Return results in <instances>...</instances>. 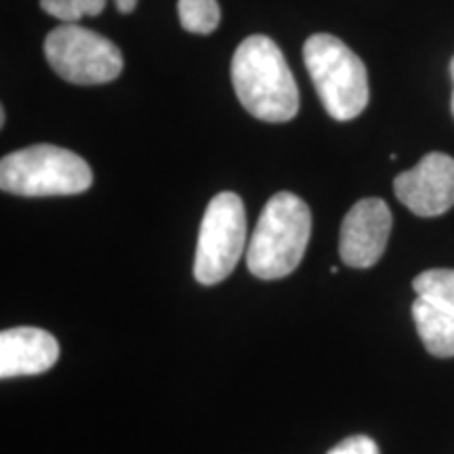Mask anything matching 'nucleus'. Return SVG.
<instances>
[{
	"label": "nucleus",
	"mask_w": 454,
	"mask_h": 454,
	"mask_svg": "<svg viewBox=\"0 0 454 454\" xmlns=\"http://www.w3.org/2000/svg\"><path fill=\"white\" fill-rule=\"evenodd\" d=\"M59 360V343L53 334L34 326L9 328L0 333V377L43 374Z\"/></svg>",
	"instance_id": "obj_9"
},
{
	"label": "nucleus",
	"mask_w": 454,
	"mask_h": 454,
	"mask_svg": "<svg viewBox=\"0 0 454 454\" xmlns=\"http://www.w3.org/2000/svg\"><path fill=\"white\" fill-rule=\"evenodd\" d=\"M450 76H452V82H454V57L450 61ZM452 114H454V90H452Z\"/></svg>",
	"instance_id": "obj_16"
},
{
	"label": "nucleus",
	"mask_w": 454,
	"mask_h": 454,
	"mask_svg": "<svg viewBox=\"0 0 454 454\" xmlns=\"http://www.w3.org/2000/svg\"><path fill=\"white\" fill-rule=\"evenodd\" d=\"M231 84L244 106L263 122H288L299 112V89L282 51L270 36L254 34L238 44Z\"/></svg>",
	"instance_id": "obj_1"
},
{
	"label": "nucleus",
	"mask_w": 454,
	"mask_h": 454,
	"mask_svg": "<svg viewBox=\"0 0 454 454\" xmlns=\"http://www.w3.org/2000/svg\"><path fill=\"white\" fill-rule=\"evenodd\" d=\"M137 3H139V0H114L116 9L121 11V13H124V15L133 13L135 7H137Z\"/></svg>",
	"instance_id": "obj_15"
},
{
	"label": "nucleus",
	"mask_w": 454,
	"mask_h": 454,
	"mask_svg": "<svg viewBox=\"0 0 454 454\" xmlns=\"http://www.w3.org/2000/svg\"><path fill=\"white\" fill-rule=\"evenodd\" d=\"M414 293L440 308L454 311V270H427L412 282Z\"/></svg>",
	"instance_id": "obj_11"
},
{
	"label": "nucleus",
	"mask_w": 454,
	"mask_h": 454,
	"mask_svg": "<svg viewBox=\"0 0 454 454\" xmlns=\"http://www.w3.org/2000/svg\"><path fill=\"white\" fill-rule=\"evenodd\" d=\"M4 118H7V112H4V107H0V127H4Z\"/></svg>",
	"instance_id": "obj_17"
},
{
	"label": "nucleus",
	"mask_w": 454,
	"mask_h": 454,
	"mask_svg": "<svg viewBox=\"0 0 454 454\" xmlns=\"http://www.w3.org/2000/svg\"><path fill=\"white\" fill-rule=\"evenodd\" d=\"M49 66L72 84H106L121 76L124 59L110 38L78 24H64L44 38Z\"/></svg>",
	"instance_id": "obj_6"
},
{
	"label": "nucleus",
	"mask_w": 454,
	"mask_h": 454,
	"mask_svg": "<svg viewBox=\"0 0 454 454\" xmlns=\"http://www.w3.org/2000/svg\"><path fill=\"white\" fill-rule=\"evenodd\" d=\"M326 454H381V450H379L377 442L368 438V435H351V438L343 440Z\"/></svg>",
	"instance_id": "obj_14"
},
{
	"label": "nucleus",
	"mask_w": 454,
	"mask_h": 454,
	"mask_svg": "<svg viewBox=\"0 0 454 454\" xmlns=\"http://www.w3.org/2000/svg\"><path fill=\"white\" fill-rule=\"evenodd\" d=\"M90 185L93 170L87 160L59 145H30L0 160V187L15 196H74Z\"/></svg>",
	"instance_id": "obj_3"
},
{
	"label": "nucleus",
	"mask_w": 454,
	"mask_h": 454,
	"mask_svg": "<svg viewBox=\"0 0 454 454\" xmlns=\"http://www.w3.org/2000/svg\"><path fill=\"white\" fill-rule=\"evenodd\" d=\"M247 247V211L234 192H221L208 202L198 231L194 278L204 286L223 282L240 263Z\"/></svg>",
	"instance_id": "obj_5"
},
{
	"label": "nucleus",
	"mask_w": 454,
	"mask_h": 454,
	"mask_svg": "<svg viewBox=\"0 0 454 454\" xmlns=\"http://www.w3.org/2000/svg\"><path fill=\"white\" fill-rule=\"evenodd\" d=\"M179 21L192 34H213L221 21L217 0H179Z\"/></svg>",
	"instance_id": "obj_12"
},
{
	"label": "nucleus",
	"mask_w": 454,
	"mask_h": 454,
	"mask_svg": "<svg viewBox=\"0 0 454 454\" xmlns=\"http://www.w3.org/2000/svg\"><path fill=\"white\" fill-rule=\"evenodd\" d=\"M412 317L425 349L435 357H454V311L417 297Z\"/></svg>",
	"instance_id": "obj_10"
},
{
	"label": "nucleus",
	"mask_w": 454,
	"mask_h": 454,
	"mask_svg": "<svg viewBox=\"0 0 454 454\" xmlns=\"http://www.w3.org/2000/svg\"><path fill=\"white\" fill-rule=\"evenodd\" d=\"M394 192L419 217H438L454 207V158L431 152L394 179Z\"/></svg>",
	"instance_id": "obj_7"
},
{
	"label": "nucleus",
	"mask_w": 454,
	"mask_h": 454,
	"mask_svg": "<svg viewBox=\"0 0 454 454\" xmlns=\"http://www.w3.org/2000/svg\"><path fill=\"white\" fill-rule=\"evenodd\" d=\"M311 238V211L291 192H278L263 207L247 248V265L261 280H280L299 268Z\"/></svg>",
	"instance_id": "obj_2"
},
{
	"label": "nucleus",
	"mask_w": 454,
	"mask_h": 454,
	"mask_svg": "<svg viewBox=\"0 0 454 454\" xmlns=\"http://www.w3.org/2000/svg\"><path fill=\"white\" fill-rule=\"evenodd\" d=\"M391 223V211L381 198H364L356 202L340 225L339 254L343 263L356 270L372 268L383 257Z\"/></svg>",
	"instance_id": "obj_8"
},
{
	"label": "nucleus",
	"mask_w": 454,
	"mask_h": 454,
	"mask_svg": "<svg viewBox=\"0 0 454 454\" xmlns=\"http://www.w3.org/2000/svg\"><path fill=\"white\" fill-rule=\"evenodd\" d=\"M107 0H41L44 13L64 24H76L82 17H98Z\"/></svg>",
	"instance_id": "obj_13"
},
{
	"label": "nucleus",
	"mask_w": 454,
	"mask_h": 454,
	"mask_svg": "<svg viewBox=\"0 0 454 454\" xmlns=\"http://www.w3.org/2000/svg\"><path fill=\"white\" fill-rule=\"evenodd\" d=\"M303 61L328 116L345 122L366 110V67L343 41L333 34H314L305 41Z\"/></svg>",
	"instance_id": "obj_4"
}]
</instances>
